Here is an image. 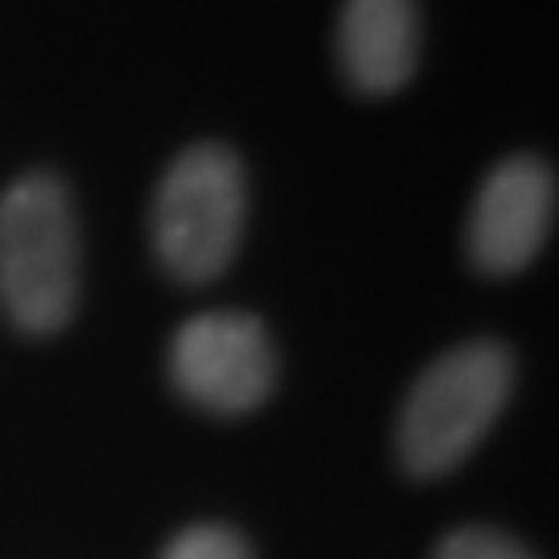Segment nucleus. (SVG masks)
Wrapping results in <instances>:
<instances>
[{
	"label": "nucleus",
	"instance_id": "nucleus-1",
	"mask_svg": "<svg viewBox=\"0 0 559 559\" xmlns=\"http://www.w3.org/2000/svg\"><path fill=\"white\" fill-rule=\"evenodd\" d=\"M80 302V224L55 175H25L0 195V307L13 328L50 336Z\"/></svg>",
	"mask_w": 559,
	"mask_h": 559
},
{
	"label": "nucleus",
	"instance_id": "nucleus-2",
	"mask_svg": "<svg viewBox=\"0 0 559 559\" xmlns=\"http://www.w3.org/2000/svg\"><path fill=\"white\" fill-rule=\"evenodd\" d=\"M249 212L245 166L228 145L203 141L182 150L162 175L150 237L162 270L187 286L221 278L237 258Z\"/></svg>",
	"mask_w": 559,
	"mask_h": 559
},
{
	"label": "nucleus",
	"instance_id": "nucleus-3",
	"mask_svg": "<svg viewBox=\"0 0 559 559\" xmlns=\"http://www.w3.org/2000/svg\"><path fill=\"white\" fill-rule=\"evenodd\" d=\"M514 385V357L498 340L443 353L406 394L399 419L402 464L419 477L456 468L498 423Z\"/></svg>",
	"mask_w": 559,
	"mask_h": 559
},
{
	"label": "nucleus",
	"instance_id": "nucleus-4",
	"mask_svg": "<svg viewBox=\"0 0 559 559\" xmlns=\"http://www.w3.org/2000/svg\"><path fill=\"white\" fill-rule=\"evenodd\" d=\"M170 378L191 402L216 415H245L270 399L278 357L258 316L207 311L170 340Z\"/></svg>",
	"mask_w": 559,
	"mask_h": 559
},
{
	"label": "nucleus",
	"instance_id": "nucleus-5",
	"mask_svg": "<svg viewBox=\"0 0 559 559\" xmlns=\"http://www.w3.org/2000/svg\"><path fill=\"white\" fill-rule=\"evenodd\" d=\"M556 216V175L531 154H514L480 182L468 216V258L485 274L526 270Z\"/></svg>",
	"mask_w": 559,
	"mask_h": 559
},
{
	"label": "nucleus",
	"instance_id": "nucleus-6",
	"mask_svg": "<svg viewBox=\"0 0 559 559\" xmlns=\"http://www.w3.org/2000/svg\"><path fill=\"white\" fill-rule=\"evenodd\" d=\"M419 50V0H344L336 21V62L353 92L394 96L415 80Z\"/></svg>",
	"mask_w": 559,
	"mask_h": 559
},
{
	"label": "nucleus",
	"instance_id": "nucleus-7",
	"mask_svg": "<svg viewBox=\"0 0 559 559\" xmlns=\"http://www.w3.org/2000/svg\"><path fill=\"white\" fill-rule=\"evenodd\" d=\"M436 559H535L522 543H514L501 531H485V526H468L456 531L440 543Z\"/></svg>",
	"mask_w": 559,
	"mask_h": 559
},
{
	"label": "nucleus",
	"instance_id": "nucleus-8",
	"mask_svg": "<svg viewBox=\"0 0 559 559\" xmlns=\"http://www.w3.org/2000/svg\"><path fill=\"white\" fill-rule=\"evenodd\" d=\"M162 559H253L237 531L228 526H191L166 547Z\"/></svg>",
	"mask_w": 559,
	"mask_h": 559
}]
</instances>
